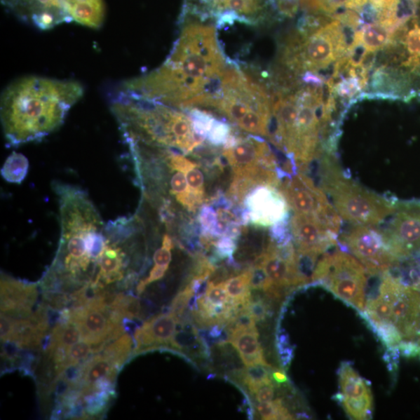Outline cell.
<instances>
[{
	"label": "cell",
	"instance_id": "27",
	"mask_svg": "<svg viewBox=\"0 0 420 420\" xmlns=\"http://www.w3.org/2000/svg\"><path fill=\"white\" fill-rule=\"evenodd\" d=\"M27 159L22 154L13 153L4 163L2 168L4 179L11 183L20 184L25 179L28 172Z\"/></svg>",
	"mask_w": 420,
	"mask_h": 420
},
{
	"label": "cell",
	"instance_id": "6",
	"mask_svg": "<svg viewBox=\"0 0 420 420\" xmlns=\"http://www.w3.org/2000/svg\"><path fill=\"white\" fill-rule=\"evenodd\" d=\"M321 184L341 219L353 225L377 226L395 212L397 201L377 195L353 181L330 154L322 163Z\"/></svg>",
	"mask_w": 420,
	"mask_h": 420
},
{
	"label": "cell",
	"instance_id": "10",
	"mask_svg": "<svg viewBox=\"0 0 420 420\" xmlns=\"http://www.w3.org/2000/svg\"><path fill=\"white\" fill-rule=\"evenodd\" d=\"M383 229L398 259L420 251V201H397L395 212Z\"/></svg>",
	"mask_w": 420,
	"mask_h": 420
},
{
	"label": "cell",
	"instance_id": "8",
	"mask_svg": "<svg viewBox=\"0 0 420 420\" xmlns=\"http://www.w3.org/2000/svg\"><path fill=\"white\" fill-rule=\"evenodd\" d=\"M311 283L330 290L360 313L365 309L366 269L351 255L339 248L333 252L324 254L313 272Z\"/></svg>",
	"mask_w": 420,
	"mask_h": 420
},
{
	"label": "cell",
	"instance_id": "11",
	"mask_svg": "<svg viewBox=\"0 0 420 420\" xmlns=\"http://www.w3.org/2000/svg\"><path fill=\"white\" fill-rule=\"evenodd\" d=\"M223 155L233 168L234 175L250 173L262 167L276 169V166L271 149L259 138L231 137L225 144Z\"/></svg>",
	"mask_w": 420,
	"mask_h": 420
},
{
	"label": "cell",
	"instance_id": "17",
	"mask_svg": "<svg viewBox=\"0 0 420 420\" xmlns=\"http://www.w3.org/2000/svg\"><path fill=\"white\" fill-rule=\"evenodd\" d=\"M38 291L34 284L27 283L2 276L1 311L13 318H29L37 300Z\"/></svg>",
	"mask_w": 420,
	"mask_h": 420
},
{
	"label": "cell",
	"instance_id": "13",
	"mask_svg": "<svg viewBox=\"0 0 420 420\" xmlns=\"http://www.w3.org/2000/svg\"><path fill=\"white\" fill-rule=\"evenodd\" d=\"M290 227L298 253L318 257L338 246V235L327 229L315 216L294 213L290 219Z\"/></svg>",
	"mask_w": 420,
	"mask_h": 420
},
{
	"label": "cell",
	"instance_id": "16",
	"mask_svg": "<svg viewBox=\"0 0 420 420\" xmlns=\"http://www.w3.org/2000/svg\"><path fill=\"white\" fill-rule=\"evenodd\" d=\"M179 322V318L170 311L167 314L165 313L149 319L135 332L136 348L134 353L145 352L149 348H170Z\"/></svg>",
	"mask_w": 420,
	"mask_h": 420
},
{
	"label": "cell",
	"instance_id": "9",
	"mask_svg": "<svg viewBox=\"0 0 420 420\" xmlns=\"http://www.w3.org/2000/svg\"><path fill=\"white\" fill-rule=\"evenodd\" d=\"M338 246L354 255L365 267L367 275H382L400 260L386 232L377 226L353 225L341 235Z\"/></svg>",
	"mask_w": 420,
	"mask_h": 420
},
{
	"label": "cell",
	"instance_id": "33",
	"mask_svg": "<svg viewBox=\"0 0 420 420\" xmlns=\"http://www.w3.org/2000/svg\"><path fill=\"white\" fill-rule=\"evenodd\" d=\"M256 409L262 419H280L287 411L280 398L268 402H259L256 405Z\"/></svg>",
	"mask_w": 420,
	"mask_h": 420
},
{
	"label": "cell",
	"instance_id": "45",
	"mask_svg": "<svg viewBox=\"0 0 420 420\" xmlns=\"http://www.w3.org/2000/svg\"><path fill=\"white\" fill-rule=\"evenodd\" d=\"M410 1L415 3V2L418 1V0H410Z\"/></svg>",
	"mask_w": 420,
	"mask_h": 420
},
{
	"label": "cell",
	"instance_id": "34",
	"mask_svg": "<svg viewBox=\"0 0 420 420\" xmlns=\"http://www.w3.org/2000/svg\"><path fill=\"white\" fill-rule=\"evenodd\" d=\"M195 297V291L191 285L189 284L186 288L179 292V294L175 297L172 307H170V312L179 318V320L183 317L184 311L189 307L191 300Z\"/></svg>",
	"mask_w": 420,
	"mask_h": 420
},
{
	"label": "cell",
	"instance_id": "28",
	"mask_svg": "<svg viewBox=\"0 0 420 420\" xmlns=\"http://www.w3.org/2000/svg\"><path fill=\"white\" fill-rule=\"evenodd\" d=\"M133 346V340L130 334H126L118 338L105 348L103 354L113 363L121 367L126 362L130 355Z\"/></svg>",
	"mask_w": 420,
	"mask_h": 420
},
{
	"label": "cell",
	"instance_id": "25",
	"mask_svg": "<svg viewBox=\"0 0 420 420\" xmlns=\"http://www.w3.org/2000/svg\"><path fill=\"white\" fill-rule=\"evenodd\" d=\"M334 400L341 405L348 416L352 419H370L372 417V393L359 398H347L339 393L334 395Z\"/></svg>",
	"mask_w": 420,
	"mask_h": 420
},
{
	"label": "cell",
	"instance_id": "4",
	"mask_svg": "<svg viewBox=\"0 0 420 420\" xmlns=\"http://www.w3.org/2000/svg\"><path fill=\"white\" fill-rule=\"evenodd\" d=\"M111 110L126 142L188 154L204 141L190 116L160 102L118 93Z\"/></svg>",
	"mask_w": 420,
	"mask_h": 420
},
{
	"label": "cell",
	"instance_id": "29",
	"mask_svg": "<svg viewBox=\"0 0 420 420\" xmlns=\"http://www.w3.org/2000/svg\"><path fill=\"white\" fill-rule=\"evenodd\" d=\"M367 325L386 348L398 347L403 341L401 333L391 322Z\"/></svg>",
	"mask_w": 420,
	"mask_h": 420
},
{
	"label": "cell",
	"instance_id": "32",
	"mask_svg": "<svg viewBox=\"0 0 420 420\" xmlns=\"http://www.w3.org/2000/svg\"><path fill=\"white\" fill-rule=\"evenodd\" d=\"M320 13L330 15L339 9L354 10L360 13L368 4V0H317Z\"/></svg>",
	"mask_w": 420,
	"mask_h": 420
},
{
	"label": "cell",
	"instance_id": "24",
	"mask_svg": "<svg viewBox=\"0 0 420 420\" xmlns=\"http://www.w3.org/2000/svg\"><path fill=\"white\" fill-rule=\"evenodd\" d=\"M253 269H248L224 282V288L232 303L237 307H245L251 303V282Z\"/></svg>",
	"mask_w": 420,
	"mask_h": 420
},
{
	"label": "cell",
	"instance_id": "5",
	"mask_svg": "<svg viewBox=\"0 0 420 420\" xmlns=\"http://www.w3.org/2000/svg\"><path fill=\"white\" fill-rule=\"evenodd\" d=\"M272 106L264 85L229 64L208 108L216 109L241 130L259 135L271 122Z\"/></svg>",
	"mask_w": 420,
	"mask_h": 420
},
{
	"label": "cell",
	"instance_id": "26",
	"mask_svg": "<svg viewBox=\"0 0 420 420\" xmlns=\"http://www.w3.org/2000/svg\"><path fill=\"white\" fill-rule=\"evenodd\" d=\"M272 369V367L264 365L249 366L238 371L236 375L242 386H245L253 395L261 386L273 383L270 374Z\"/></svg>",
	"mask_w": 420,
	"mask_h": 420
},
{
	"label": "cell",
	"instance_id": "44",
	"mask_svg": "<svg viewBox=\"0 0 420 420\" xmlns=\"http://www.w3.org/2000/svg\"><path fill=\"white\" fill-rule=\"evenodd\" d=\"M273 379L279 384H283L288 381V377L282 370L274 369L272 374Z\"/></svg>",
	"mask_w": 420,
	"mask_h": 420
},
{
	"label": "cell",
	"instance_id": "42",
	"mask_svg": "<svg viewBox=\"0 0 420 420\" xmlns=\"http://www.w3.org/2000/svg\"><path fill=\"white\" fill-rule=\"evenodd\" d=\"M258 402H268L273 400L275 386L273 383L266 384L261 386L253 395Z\"/></svg>",
	"mask_w": 420,
	"mask_h": 420
},
{
	"label": "cell",
	"instance_id": "14",
	"mask_svg": "<svg viewBox=\"0 0 420 420\" xmlns=\"http://www.w3.org/2000/svg\"><path fill=\"white\" fill-rule=\"evenodd\" d=\"M246 205L248 217L255 225L273 227L288 219V203L276 187H256L248 195Z\"/></svg>",
	"mask_w": 420,
	"mask_h": 420
},
{
	"label": "cell",
	"instance_id": "2",
	"mask_svg": "<svg viewBox=\"0 0 420 420\" xmlns=\"http://www.w3.org/2000/svg\"><path fill=\"white\" fill-rule=\"evenodd\" d=\"M79 82L29 76L7 87L1 97V122L8 147L41 141L65 122L83 97Z\"/></svg>",
	"mask_w": 420,
	"mask_h": 420
},
{
	"label": "cell",
	"instance_id": "18",
	"mask_svg": "<svg viewBox=\"0 0 420 420\" xmlns=\"http://www.w3.org/2000/svg\"><path fill=\"white\" fill-rule=\"evenodd\" d=\"M227 343L231 344L238 352L246 367L269 365L259 344V333L256 326L252 327H235L229 332Z\"/></svg>",
	"mask_w": 420,
	"mask_h": 420
},
{
	"label": "cell",
	"instance_id": "20",
	"mask_svg": "<svg viewBox=\"0 0 420 420\" xmlns=\"http://www.w3.org/2000/svg\"><path fill=\"white\" fill-rule=\"evenodd\" d=\"M395 33L394 30L379 22L365 24L355 32L352 42L360 44L369 53H375L389 47Z\"/></svg>",
	"mask_w": 420,
	"mask_h": 420
},
{
	"label": "cell",
	"instance_id": "22",
	"mask_svg": "<svg viewBox=\"0 0 420 420\" xmlns=\"http://www.w3.org/2000/svg\"><path fill=\"white\" fill-rule=\"evenodd\" d=\"M386 273L403 287L420 293V251L398 260Z\"/></svg>",
	"mask_w": 420,
	"mask_h": 420
},
{
	"label": "cell",
	"instance_id": "38",
	"mask_svg": "<svg viewBox=\"0 0 420 420\" xmlns=\"http://www.w3.org/2000/svg\"><path fill=\"white\" fill-rule=\"evenodd\" d=\"M248 309L256 323L264 321L270 312L269 306L262 299H257L255 301L252 299L248 305Z\"/></svg>",
	"mask_w": 420,
	"mask_h": 420
},
{
	"label": "cell",
	"instance_id": "21",
	"mask_svg": "<svg viewBox=\"0 0 420 420\" xmlns=\"http://www.w3.org/2000/svg\"><path fill=\"white\" fill-rule=\"evenodd\" d=\"M82 334L76 324L69 320L67 323H62L55 327L50 340L48 352L50 357H53L56 366L61 364L71 346L79 343Z\"/></svg>",
	"mask_w": 420,
	"mask_h": 420
},
{
	"label": "cell",
	"instance_id": "37",
	"mask_svg": "<svg viewBox=\"0 0 420 420\" xmlns=\"http://www.w3.org/2000/svg\"><path fill=\"white\" fill-rule=\"evenodd\" d=\"M273 8L285 18H294L300 7L299 0H272Z\"/></svg>",
	"mask_w": 420,
	"mask_h": 420
},
{
	"label": "cell",
	"instance_id": "35",
	"mask_svg": "<svg viewBox=\"0 0 420 420\" xmlns=\"http://www.w3.org/2000/svg\"><path fill=\"white\" fill-rule=\"evenodd\" d=\"M231 137V129L229 124L216 119L206 139L210 141L211 144L219 146L225 144Z\"/></svg>",
	"mask_w": 420,
	"mask_h": 420
},
{
	"label": "cell",
	"instance_id": "30",
	"mask_svg": "<svg viewBox=\"0 0 420 420\" xmlns=\"http://www.w3.org/2000/svg\"><path fill=\"white\" fill-rule=\"evenodd\" d=\"M92 346H93L84 340L71 346L65 355V358L60 365L56 366L57 372L60 374L65 371L67 368L74 367L79 364V362L86 359L91 351H93L94 348Z\"/></svg>",
	"mask_w": 420,
	"mask_h": 420
},
{
	"label": "cell",
	"instance_id": "1",
	"mask_svg": "<svg viewBox=\"0 0 420 420\" xmlns=\"http://www.w3.org/2000/svg\"><path fill=\"white\" fill-rule=\"evenodd\" d=\"M212 16L187 0L179 39L158 69L121 84L120 93L175 109L205 107L229 66L219 45Z\"/></svg>",
	"mask_w": 420,
	"mask_h": 420
},
{
	"label": "cell",
	"instance_id": "15",
	"mask_svg": "<svg viewBox=\"0 0 420 420\" xmlns=\"http://www.w3.org/2000/svg\"><path fill=\"white\" fill-rule=\"evenodd\" d=\"M280 189L289 208L299 215H315L330 204L325 191L303 173L287 179Z\"/></svg>",
	"mask_w": 420,
	"mask_h": 420
},
{
	"label": "cell",
	"instance_id": "3",
	"mask_svg": "<svg viewBox=\"0 0 420 420\" xmlns=\"http://www.w3.org/2000/svg\"><path fill=\"white\" fill-rule=\"evenodd\" d=\"M58 198L61 238L59 252L48 280L79 283L94 271L106 246L104 220L86 191L59 182L53 183Z\"/></svg>",
	"mask_w": 420,
	"mask_h": 420
},
{
	"label": "cell",
	"instance_id": "39",
	"mask_svg": "<svg viewBox=\"0 0 420 420\" xmlns=\"http://www.w3.org/2000/svg\"><path fill=\"white\" fill-rule=\"evenodd\" d=\"M169 267L154 265L149 276L144 280H141L137 286V293L141 294L148 285L154 282L160 280L165 276Z\"/></svg>",
	"mask_w": 420,
	"mask_h": 420
},
{
	"label": "cell",
	"instance_id": "23",
	"mask_svg": "<svg viewBox=\"0 0 420 420\" xmlns=\"http://www.w3.org/2000/svg\"><path fill=\"white\" fill-rule=\"evenodd\" d=\"M340 393L347 398H359L372 393L371 384L353 369L351 362H343L338 371Z\"/></svg>",
	"mask_w": 420,
	"mask_h": 420
},
{
	"label": "cell",
	"instance_id": "43",
	"mask_svg": "<svg viewBox=\"0 0 420 420\" xmlns=\"http://www.w3.org/2000/svg\"><path fill=\"white\" fill-rule=\"evenodd\" d=\"M216 247L220 257H229L234 252V241L230 238H225L219 241Z\"/></svg>",
	"mask_w": 420,
	"mask_h": 420
},
{
	"label": "cell",
	"instance_id": "40",
	"mask_svg": "<svg viewBox=\"0 0 420 420\" xmlns=\"http://www.w3.org/2000/svg\"><path fill=\"white\" fill-rule=\"evenodd\" d=\"M387 350L384 355V360L386 363L388 371L395 373L398 368V360H400V351L398 347L386 348Z\"/></svg>",
	"mask_w": 420,
	"mask_h": 420
},
{
	"label": "cell",
	"instance_id": "19",
	"mask_svg": "<svg viewBox=\"0 0 420 420\" xmlns=\"http://www.w3.org/2000/svg\"><path fill=\"white\" fill-rule=\"evenodd\" d=\"M119 368L103 353L97 355L84 367L83 381L84 384L83 393H95L98 386H102L103 380L111 381L115 379L117 369Z\"/></svg>",
	"mask_w": 420,
	"mask_h": 420
},
{
	"label": "cell",
	"instance_id": "41",
	"mask_svg": "<svg viewBox=\"0 0 420 420\" xmlns=\"http://www.w3.org/2000/svg\"><path fill=\"white\" fill-rule=\"evenodd\" d=\"M398 348L403 357L420 359V344L416 341H402Z\"/></svg>",
	"mask_w": 420,
	"mask_h": 420
},
{
	"label": "cell",
	"instance_id": "12",
	"mask_svg": "<svg viewBox=\"0 0 420 420\" xmlns=\"http://www.w3.org/2000/svg\"><path fill=\"white\" fill-rule=\"evenodd\" d=\"M216 19L219 27L240 23L254 25L266 16L272 0H194Z\"/></svg>",
	"mask_w": 420,
	"mask_h": 420
},
{
	"label": "cell",
	"instance_id": "31",
	"mask_svg": "<svg viewBox=\"0 0 420 420\" xmlns=\"http://www.w3.org/2000/svg\"><path fill=\"white\" fill-rule=\"evenodd\" d=\"M111 310L115 311L127 318H140L141 304L137 298L118 294L109 305Z\"/></svg>",
	"mask_w": 420,
	"mask_h": 420
},
{
	"label": "cell",
	"instance_id": "36",
	"mask_svg": "<svg viewBox=\"0 0 420 420\" xmlns=\"http://www.w3.org/2000/svg\"><path fill=\"white\" fill-rule=\"evenodd\" d=\"M172 238L168 234H165L163 238L161 248L154 255V265L169 267L172 259Z\"/></svg>",
	"mask_w": 420,
	"mask_h": 420
},
{
	"label": "cell",
	"instance_id": "7",
	"mask_svg": "<svg viewBox=\"0 0 420 420\" xmlns=\"http://www.w3.org/2000/svg\"><path fill=\"white\" fill-rule=\"evenodd\" d=\"M344 28L339 20L332 18L314 31L298 30L291 35L283 48L284 65L299 74H318V71L344 58L351 46Z\"/></svg>",
	"mask_w": 420,
	"mask_h": 420
}]
</instances>
